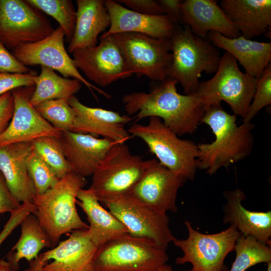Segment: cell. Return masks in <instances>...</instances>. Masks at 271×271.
Returning a JSON list of instances; mask_svg holds the SVG:
<instances>
[{
    "mask_svg": "<svg viewBox=\"0 0 271 271\" xmlns=\"http://www.w3.org/2000/svg\"><path fill=\"white\" fill-rule=\"evenodd\" d=\"M257 80L241 72L235 58L225 52L214 76L199 82L195 93L203 102L206 110L213 104L224 101L234 114L243 118L252 101Z\"/></svg>",
    "mask_w": 271,
    "mask_h": 271,
    "instance_id": "52a82bcc",
    "label": "cell"
},
{
    "mask_svg": "<svg viewBox=\"0 0 271 271\" xmlns=\"http://www.w3.org/2000/svg\"><path fill=\"white\" fill-rule=\"evenodd\" d=\"M99 38L98 45L72 53L77 69L102 87L131 76L133 74L128 69L112 35Z\"/></svg>",
    "mask_w": 271,
    "mask_h": 271,
    "instance_id": "5bb4252c",
    "label": "cell"
},
{
    "mask_svg": "<svg viewBox=\"0 0 271 271\" xmlns=\"http://www.w3.org/2000/svg\"><path fill=\"white\" fill-rule=\"evenodd\" d=\"M158 271H173L172 267L169 265L165 264Z\"/></svg>",
    "mask_w": 271,
    "mask_h": 271,
    "instance_id": "f6af8a7d",
    "label": "cell"
},
{
    "mask_svg": "<svg viewBox=\"0 0 271 271\" xmlns=\"http://www.w3.org/2000/svg\"><path fill=\"white\" fill-rule=\"evenodd\" d=\"M236 115L226 112L220 103L211 106L204 113L201 123L210 126L215 136L210 144L198 145V169L206 170L209 175L222 167L228 168L250 154L254 144L251 122L239 126Z\"/></svg>",
    "mask_w": 271,
    "mask_h": 271,
    "instance_id": "7a4b0ae2",
    "label": "cell"
},
{
    "mask_svg": "<svg viewBox=\"0 0 271 271\" xmlns=\"http://www.w3.org/2000/svg\"><path fill=\"white\" fill-rule=\"evenodd\" d=\"M128 131L146 143L161 165L186 181L194 180L198 169V145L179 138L156 116L150 117L146 125L133 124Z\"/></svg>",
    "mask_w": 271,
    "mask_h": 271,
    "instance_id": "5b68a950",
    "label": "cell"
},
{
    "mask_svg": "<svg viewBox=\"0 0 271 271\" xmlns=\"http://www.w3.org/2000/svg\"><path fill=\"white\" fill-rule=\"evenodd\" d=\"M103 0H77L76 21L68 51L97 45L98 37L110 25V17Z\"/></svg>",
    "mask_w": 271,
    "mask_h": 271,
    "instance_id": "484cf974",
    "label": "cell"
},
{
    "mask_svg": "<svg viewBox=\"0 0 271 271\" xmlns=\"http://www.w3.org/2000/svg\"><path fill=\"white\" fill-rule=\"evenodd\" d=\"M207 35L213 45L231 54L242 66L246 74L256 79L270 63V42L253 41L241 35L227 38L216 32H210Z\"/></svg>",
    "mask_w": 271,
    "mask_h": 271,
    "instance_id": "d4e9b609",
    "label": "cell"
},
{
    "mask_svg": "<svg viewBox=\"0 0 271 271\" xmlns=\"http://www.w3.org/2000/svg\"><path fill=\"white\" fill-rule=\"evenodd\" d=\"M181 10V23L197 37L204 38L210 32L230 38L240 36L216 1L185 0Z\"/></svg>",
    "mask_w": 271,
    "mask_h": 271,
    "instance_id": "603a6c76",
    "label": "cell"
},
{
    "mask_svg": "<svg viewBox=\"0 0 271 271\" xmlns=\"http://www.w3.org/2000/svg\"><path fill=\"white\" fill-rule=\"evenodd\" d=\"M60 140L72 172L86 178L92 175L113 142L88 134L62 132Z\"/></svg>",
    "mask_w": 271,
    "mask_h": 271,
    "instance_id": "ffe728a7",
    "label": "cell"
},
{
    "mask_svg": "<svg viewBox=\"0 0 271 271\" xmlns=\"http://www.w3.org/2000/svg\"><path fill=\"white\" fill-rule=\"evenodd\" d=\"M226 203L223 208V222L229 223L243 236H251L265 245L271 246V211H250L242 204L246 198L239 188L223 193Z\"/></svg>",
    "mask_w": 271,
    "mask_h": 271,
    "instance_id": "7402d4cb",
    "label": "cell"
},
{
    "mask_svg": "<svg viewBox=\"0 0 271 271\" xmlns=\"http://www.w3.org/2000/svg\"><path fill=\"white\" fill-rule=\"evenodd\" d=\"M64 37L63 30L59 26L44 39L19 47L13 50L12 54L26 66L40 65L56 70L65 78L72 77L83 83L93 94L94 89L108 97V94L90 83L79 73L65 49Z\"/></svg>",
    "mask_w": 271,
    "mask_h": 271,
    "instance_id": "4fadbf2b",
    "label": "cell"
},
{
    "mask_svg": "<svg viewBox=\"0 0 271 271\" xmlns=\"http://www.w3.org/2000/svg\"><path fill=\"white\" fill-rule=\"evenodd\" d=\"M104 4L111 22L108 30L99 38L121 33H139L156 38H171L173 34L176 26L165 15L137 13L112 0L105 1Z\"/></svg>",
    "mask_w": 271,
    "mask_h": 271,
    "instance_id": "d6986e66",
    "label": "cell"
},
{
    "mask_svg": "<svg viewBox=\"0 0 271 271\" xmlns=\"http://www.w3.org/2000/svg\"><path fill=\"white\" fill-rule=\"evenodd\" d=\"M20 238L7 255V261L15 271L19 269V261L26 259L29 262L36 258L44 247L53 246L38 219L33 213L27 215L20 225Z\"/></svg>",
    "mask_w": 271,
    "mask_h": 271,
    "instance_id": "83f0119b",
    "label": "cell"
},
{
    "mask_svg": "<svg viewBox=\"0 0 271 271\" xmlns=\"http://www.w3.org/2000/svg\"><path fill=\"white\" fill-rule=\"evenodd\" d=\"M0 271H15L8 261L0 260Z\"/></svg>",
    "mask_w": 271,
    "mask_h": 271,
    "instance_id": "ee69618b",
    "label": "cell"
},
{
    "mask_svg": "<svg viewBox=\"0 0 271 271\" xmlns=\"http://www.w3.org/2000/svg\"><path fill=\"white\" fill-rule=\"evenodd\" d=\"M21 205L11 193L0 172V214L6 212L11 213L18 209Z\"/></svg>",
    "mask_w": 271,
    "mask_h": 271,
    "instance_id": "f35d334b",
    "label": "cell"
},
{
    "mask_svg": "<svg viewBox=\"0 0 271 271\" xmlns=\"http://www.w3.org/2000/svg\"><path fill=\"white\" fill-rule=\"evenodd\" d=\"M236 256L230 271H245L259 263L271 261V247L251 236H240L236 240Z\"/></svg>",
    "mask_w": 271,
    "mask_h": 271,
    "instance_id": "f546056e",
    "label": "cell"
},
{
    "mask_svg": "<svg viewBox=\"0 0 271 271\" xmlns=\"http://www.w3.org/2000/svg\"><path fill=\"white\" fill-rule=\"evenodd\" d=\"M34 151L60 179L72 172L65 158L59 138L43 137L31 142Z\"/></svg>",
    "mask_w": 271,
    "mask_h": 271,
    "instance_id": "1f68e13d",
    "label": "cell"
},
{
    "mask_svg": "<svg viewBox=\"0 0 271 271\" xmlns=\"http://www.w3.org/2000/svg\"><path fill=\"white\" fill-rule=\"evenodd\" d=\"M34 90L35 86H30L11 91L14 111L8 127L0 134V148L14 143L32 142L43 137L61 136L62 132L45 120L31 104Z\"/></svg>",
    "mask_w": 271,
    "mask_h": 271,
    "instance_id": "9a60e30c",
    "label": "cell"
},
{
    "mask_svg": "<svg viewBox=\"0 0 271 271\" xmlns=\"http://www.w3.org/2000/svg\"><path fill=\"white\" fill-rule=\"evenodd\" d=\"M166 249L149 238L125 234L98 248L94 271H158L169 259Z\"/></svg>",
    "mask_w": 271,
    "mask_h": 271,
    "instance_id": "8992f818",
    "label": "cell"
},
{
    "mask_svg": "<svg viewBox=\"0 0 271 271\" xmlns=\"http://www.w3.org/2000/svg\"><path fill=\"white\" fill-rule=\"evenodd\" d=\"M31 142L18 143L0 148V172L11 193L19 202H31L36 194L26 161Z\"/></svg>",
    "mask_w": 271,
    "mask_h": 271,
    "instance_id": "cb8c5ba5",
    "label": "cell"
},
{
    "mask_svg": "<svg viewBox=\"0 0 271 271\" xmlns=\"http://www.w3.org/2000/svg\"><path fill=\"white\" fill-rule=\"evenodd\" d=\"M267 267L266 271H271V261L267 263Z\"/></svg>",
    "mask_w": 271,
    "mask_h": 271,
    "instance_id": "bcb514c9",
    "label": "cell"
},
{
    "mask_svg": "<svg viewBox=\"0 0 271 271\" xmlns=\"http://www.w3.org/2000/svg\"><path fill=\"white\" fill-rule=\"evenodd\" d=\"M33 7L51 16L63 30L68 42L71 41L75 28L76 11L70 0H26Z\"/></svg>",
    "mask_w": 271,
    "mask_h": 271,
    "instance_id": "4dcf8cb0",
    "label": "cell"
},
{
    "mask_svg": "<svg viewBox=\"0 0 271 271\" xmlns=\"http://www.w3.org/2000/svg\"><path fill=\"white\" fill-rule=\"evenodd\" d=\"M186 271H197V270H195L192 268L191 269H190L189 270H186Z\"/></svg>",
    "mask_w": 271,
    "mask_h": 271,
    "instance_id": "7dc6e473",
    "label": "cell"
},
{
    "mask_svg": "<svg viewBox=\"0 0 271 271\" xmlns=\"http://www.w3.org/2000/svg\"><path fill=\"white\" fill-rule=\"evenodd\" d=\"M35 107L39 114L57 129L61 132L71 131L76 113L67 100H46Z\"/></svg>",
    "mask_w": 271,
    "mask_h": 271,
    "instance_id": "d6a6232c",
    "label": "cell"
},
{
    "mask_svg": "<svg viewBox=\"0 0 271 271\" xmlns=\"http://www.w3.org/2000/svg\"><path fill=\"white\" fill-rule=\"evenodd\" d=\"M171 40V62L167 77L177 80L185 94L195 93L203 72L215 73L220 53L209 41L194 35L188 26L175 28Z\"/></svg>",
    "mask_w": 271,
    "mask_h": 271,
    "instance_id": "277c9868",
    "label": "cell"
},
{
    "mask_svg": "<svg viewBox=\"0 0 271 271\" xmlns=\"http://www.w3.org/2000/svg\"><path fill=\"white\" fill-rule=\"evenodd\" d=\"M37 74L34 71L27 74L0 73V96L17 88L35 86Z\"/></svg>",
    "mask_w": 271,
    "mask_h": 271,
    "instance_id": "d590c367",
    "label": "cell"
},
{
    "mask_svg": "<svg viewBox=\"0 0 271 271\" xmlns=\"http://www.w3.org/2000/svg\"><path fill=\"white\" fill-rule=\"evenodd\" d=\"M98 247L92 241L87 229L72 231L69 237L53 249L40 253L50 263L44 271H94V262Z\"/></svg>",
    "mask_w": 271,
    "mask_h": 271,
    "instance_id": "ac0fdd59",
    "label": "cell"
},
{
    "mask_svg": "<svg viewBox=\"0 0 271 271\" xmlns=\"http://www.w3.org/2000/svg\"><path fill=\"white\" fill-rule=\"evenodd\" d=\"M76 116L71 131L88 134L109 140L115 143H124L132 136L124 125L132 118L112 110L92 107L81 103L74 95L67 100Z\"/></svg>",
    "mask_w": 271,
    "mask_h": 271,
    "instance_id": "e0dca14e",
    "label": "cell"
},
{
    "mask_svg": "<svg viewBox=\"0 0 271 271\" xmlns=\"http://www.w3.org/2000/svg\"><path fill=\"white\" fill-rule=\"evenodd\" d=\"M48 262L44 260L39 254L36 258L29 262V267L24 271H44L43 267Z\"/></svg>",
    "mask_w": 271,
    "mask_h": 271,
    "instance_id": "7bdbcfd3",
    "label": "cell"
},
{
    "mask_svg": "<svg viewBox=\"0 0 271 271\" xmlns=\"http://www.w3.org/2000/svg\"><path fill=\"white\" fill-rule=\"evenodd\" d=\"M14 111V98L11 91L0 96V134L8 127Z\"/></svg>",
    "mask_w": 271,
    "mask_h": 271,
    "instance_id": "ab89813d",
    "label": "cell"
},
{
    "mask_svg": "<svg viewBox=\"0 0 271 271\" xmlns=\"http://www.w3.org/2000/svg\"><path fill=\"white\" fill-rule=\"evenodd\" d=\"M122 3L134 12L148 15H164L162 8L158 1L154 0H119Z\"/></svg>",
    "mask_w": 271,
    "mask_h": 271,
    "instance_id": "74e56055",
    "label": "cell"
},
{
    "mask_svg": "<svg viewBox=\"0 0 271 271\" xmlns=\"http://www.w3.org/2000/svg\"><path fill=\"white\" fill-rule=\"evenodd\" d=\"M31 71L10 53L0 42V73L27 74Z\"/></svg>",
    "mask_w": 271,
    "mask_h": 271,
    "instance_id": "8d00e7d4",
    "label": "cell"
},
{
    "mask_svg": "<svg viewBox=\"0 0 271 271\" xmlns=\"http://www.w3.org/2000/svg\"><path fill=\"white\" fill-rule=\"evenodd\" d=\"M40 66L41 73L35 78V90L30 99L34 107L46 100L67 101L80 90L81 85L78 80L61 77L54 70Z\"/></svg>",
    "mask_w": 271,
    "mask_h": 271,
    "instance_id": "f1b7e54d",
    "label": "cell"
},
{
    "mask_svg": "<svg viewBox=\"0 0 271 271\" xmlns=\"http://www.w3.org/2000/svg\"><path fill=\"white\" fill-rule=\"evenodd\" d=\"M164 15L177 26L181 23V2L180 0H159Z\"/></svg>",
    "mask_w": 271,
    "mask_h": 271,
    "instance_id": "60d3db41",
    "label": "cell"
},
{
    "mask_svg": "<svg viewBox=\"0 0 271 271\" xmlns=\"http://www.w3.org/2000/svg\"><path fill=\"white\" fill-rule=\"evenodd\" d=\"M26 164L37 194L45 192L60 179L53 169L33 149L27 157Z\"/></svg>",
    "mask_w": 271,
    "mask_h": 271,
    "instance_id": "836d02e7",
    "label": "cell"
},
{
    "mask_svg": "<svg viewBox=\"0 0 271 271\" xmlns=\"http://www.w3.org/2000/svg\"><path fill=\"white\" fill-rule=\"evenodd\" d=\"M101 202L127 228L128 234L154 241L165 248L176 238L166 213L157 211L129 193Z\"/></svg>",
    "mask_w": 271,
    "mask_h": 271,
    "instance_id": "7c38bea8",
    "label": "cell"
},
{
    "mask_svg": "<svg viewBox=\"0 0 271 271\" xmlns=\"http://www.w3.org/2000/svg\"><path fill=\"white\" fill-rule=\"evenodd\" d=\"M132 74L162 82L172 60L171 40L156 38L135 33L112 35Z\"/></svg>",
    "mask_w": 271,
    "mask_h": 271,
    "instance_id": "30bf717a",
    "label": "cell"
},
{
    "mask_svg": "<svg viewBox=\"0 0 271 271\" xmlns=\"http://www.w3.org/2000/svg\"><path fill=\"white\" fill-rule=\"evenodd\" d=\"M218 4L240 35L248 39L270 36V0H221Z\"/></svg>",
    "mask_w": 271,
    "mask_h": 271,
    "instance_id": "44dd1931",
    "label": "cell"
},
{
    "mask_svg": "<svg viewBox=\"0 0 271 271\" xmlns=\"http://www.w3.org/2000/svg\"><path fill=\"white\" fill-rule=\"evenodd\" d=\"M177 79L168 77L148 93L132 92L123 96L122 103L128 115L136 113L139 121L147 117L160 118L178 136L195 132L205 112L203 102L196 93L181 94Z\"/></svg>",
    "mask_w": 271,
    "mask_h": 271,
    "instance_id": "6da1fadb",
    "label": "cell"
},
{
    "mask_svg": "<svg viewBox=\"0 0 271 271\" xmlns=\"http://www.w3.org/2000/svg\"><path fill=\"white\" fill-rule=\"evenodd\" d=\"M19 224V222L16 218L10 217L0 233V245Z\"/></svg>",
    "mask_w": 271,
    "mask_h": 271,
    "instance_id": "b9f144b4",
    "label": "cell"
},
{
    "mask_svg": "<svg viewBox=\"0 0 271 271\" xmlns=\"http://www.w3.org/2000/svg\"><path fill=\"white\" fill-rule=\"evenodd\" d=\"M271 103V64L265 68L257 79L254 93L243 119V122H250L259 111Z\"/></svg>",
    "mask_w": 271,
    "mask_h": 271,
    "instance_id": "e575fe53",
    "label": "cell"
},
{
    "mask_svg": "<svg viewBox=\"0 0 271 271\" xmlns=\"http://www.w3.org/2000/svg\"><path fill=\"white\" fill-rule=\"evenodd\" d=\"M86 184V178L71 172L53 187L33 197L32 203L35 208L33 214L53 246L58 243L63 234L88 228L80 217L76 206L78 192Z\"/></svg>",
    "mask_w": 271,
    "mask_h": 271,
    "instance_id": "3957f363",
    "label": "cell"
},
{
    "mask_svg": "<svg viewBox=\"0 0 271 271\" xmlns=\"http://www.w3.org/2000/svg\"><path fill=\"white\" fill-rule=\"evenodd\" d=\"M184 224L188 232L187 238H176L173 241L183 253L176 259V263H190L192 269L197 271H223L225 258L234 251L236 241L241 233L230 226L218 233L204 234L195 230L188 220L185 221Z\"/></svg>",
    "mask_w": 271,
    "mask_h": 271,
    "instance_id": "9c48e42d",
    "label": "cell"
},
{
    "mask_svg": "<svg viewBox=\"0 0 271 271\" xmlns=\"http://www.w3.org/2000/svg\"><path fill=\"white\" fill-rule=\"evenodd\" d=\"M99 202L88 189L82 188L78 192L76 204L86 214L89 223L88 233L98 248L110 240L128 233L125 225Z\"/></svg>",
    "mask_w": 271,
    "mask_h": 271,
    "instance_id": "4316f807",
    "label": "cell"
},
{
    "mask_svg": "<svg viewBox=\"0 0 271 271\" xmlns=\"http://www.w3.org/2000/svg\"><path fill=\"white\" fill-rule=\"evenodd\" d=\"M149 164L132 154L124 143H115L92 175L88 188L99 201L128 193Z\"/></svg>",
    "mask_w": 271,
    "mask_h": 271,
    "instance_id": "ba28073f",
    "label": "cell"
},
{
    "mask_svg": "<svg viewBox=\"0 0 271 271\" xmlns=\"http://www.w3.org/2000/svg\"><path fill=\"white\" fill-rule=\"evenodd\" d=\"M185 181L157 159H151L144 174L128 193L157 211L175 213L178 191Z\"/></svg>",
    "mask_w": 271,
    "mask_h": 271,
    "instance_id": "2e32d148",
    "label": "cell"
},
{
    "mask_svg": "<svg viewBox=\"0 0 271 271\" xmlns=\"http://www.w3.org/2000/svg\"><path fill=\"white\" fill-rule=\"evenodd\" d=\"M55 30L49 20L26 1L0 0V42L9 49L44 39Z\"/></svg>",
    "mask_w": 271,
    "mask_h": 271,
    "instance_id": "8fae6325",
    "label": "cell"
}]
</instances>
